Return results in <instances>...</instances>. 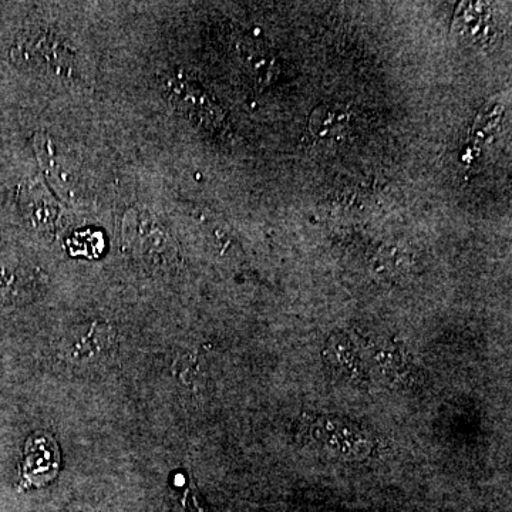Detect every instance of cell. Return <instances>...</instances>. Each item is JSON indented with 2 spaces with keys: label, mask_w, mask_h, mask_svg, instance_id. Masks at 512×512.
Segmentation results:
<instances>
[{
  "label": "cell",
  "mask_w": 512,
  "mask_h": 512,
  "mask_svg": "<svg viewBox=\"0 0 512 512\" xmlns=\"http://www.w3.org/2000/svg\"><path fill=\"white\" fill-rule=\"evenodd\" d=\"M57 461L59 456L55 443L50 439L37 440L28 457L29 477H35L37 483H45L57 473Z\"/></svg>",
  "instance_id": "cell-4"
},
{
  "label": "cell",
  "mask_w": 512,
  "mask_h": 512,
  "mask_svg": "<svg viewBox=\"0 0 512 512\" xmlns=\"http://www.w3.org/2000/svg\"><path fill=\"white\" fill-rule=\"evenodd\" d=\"M13 57L16 62L57 79H72L76 63L72 50L47 32L23 36L13 49Z\"/></svg>",
  "instance_id": "cell-1"
},
{
  "label": "cell",
  "mask_w": 512,
  "mask_h": 512,
  "mask_svg": "<svg viewBox=\"0 0 512 512\" xmlns=\"http://www.w3.org/2000/svg\"><path fill=\"white\" fill-rule=\"evenodd\" d=\"M349 109L343 104H322L309 117V130L319 138L335 137L348 127Z\"/></svg>",
  "instance_id": "cell-3"
},
{
  "label": "cell",
  "mask_w": 512,
  "mask_h": 512,
  "mask_svg": "<svg viewBox=\"0 0 512 512\" xmlns=\"http://www.w3.org/2000/svg\"><path fill=\"white\" fill-rule=\"evenodd\" d=\"M123 237L128 247L144 258L146 255H151L150 258H161L165 254H173L170 235L150 212H127L123 222Z\"/></svg>",
  "instance_id": "cell-2"
}]
</instances>
